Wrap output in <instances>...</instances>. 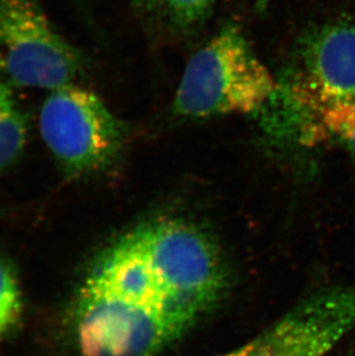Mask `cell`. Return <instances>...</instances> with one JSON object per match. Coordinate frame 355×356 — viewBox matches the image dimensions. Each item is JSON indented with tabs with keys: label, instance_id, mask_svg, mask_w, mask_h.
Returning <instances> with one entry per match:
<instances>
[{
	"label": "cell",
	"instance_id": "cell-1",
	"mask_svg": "<svg viewBox=\"0 0 355 356\" xmlns=\"http://www.w3.org/2000/svg\"><path fill=\"white\" fill-rule=\"evenodd\" d=\"M277 82L237 26H226L184 67L173 101L181 118L258 113Z\"/></svg>",
	"mask_w": 355,
	"mask_h": 356
},
{
	"label": "cell",
	"instance_id": "cell-2",
	"mask_svg": "<svg viewBox=\"0 0 355 356\" xmlns=\"http://www.w3.org/2000/svg\"><path fill=\"white\" fill-rule=\"evenodd\" d=\"M40 131L61 173L88 178L114 164L127 128L97 95L70 84L50 91L40 112Z\"/></svg>",
	"mask_w": 355,
	"mask_h": 356
},
{
	"label": "cell",
	"instance_id": "cell-3",
	"mask_svg": "<svg viewBox=\"0 0 355 356\" xmlns=\"http://www.w3.org/2000/svg\"><path fill=\"white\" fill-rule=\"evenodd\" d=\"M84 64L35 0H0V75L12 87L56 90L77 83Z\"/></svg>",
	"mask_w": 355,
	"mask_h": 356
},
{
	"label": "cell",
	"instance_id": "cell-4",
	"mask_svg": "<svg viewBox=\"0 0 355 356\" xmlns=\"http://www.w3.org/2000/svg\"><path fill=\"white\" fill-rule=\"evenodd\" d=\"M155 269L196 316L224 293L226 266L214 238L182 219L159 218L135 227Z\"/></svg>",
	"mask_w": 355,
	"mask_h": 356
},
{
	"label": "cell",
	"instance_id": "cell-5",
	"mask_svg": "<svg viewBox=\"0 0 355 356\" xmlns=\"http://www.w3.org/2000/svg\"><path fill=\"white\" fill-rule=\"evenodd\" d=\"M355 327V286L324 289L258 338L251 356H325Z\"/></svg>",
	"mask_w": 355,
	"mask_h": 356
},
{
	"label": "cell",
	"instance_id": "cell-6",
	"mask_svg": "<svg viewBox=\"0 0 355 356\" xmlns=\"http://www.w3.org/2000/svg\"><path fill=\"white\" fill-rule=\"evenodd\" d=\"M287 74L325 101H355V26L331 21L306 33L299 65Z\"/></svg>",
	"mask_w": 355,
	"mask_h": 356
},
{
	"label": "cell",
	"instance_id": "cell-7",
	"mask_svg": "<svg viewBox=\"0 0 355 356\" xmlns=\"http://www.w3.org/2000/svg\"><path fill=\"white\" fill-rule=\"evenodd\" d=\"M27 135V119L15 101L12 86L0 75V172L20 159Z\"/></svg>",
	"mask_w": 355,
	"mask_h": 356
},
{
	"label": "cell",
	"instance_id": "cell-8",
	"mask_svg": "<svg viewBox=\"0 0 355 356\" xmlns=\"http://www.w3.org/2000/svg\"><path fill=\"white\" fill-rule=\"evenodd\" d=\"M24 300L17 271L10 259L0 255V339H5L20 325Z\"/></svg>",
	"mask_w": 355,
	"mask_h": 356
},
{
	"label": "cell",
	"instance_id": "cell-9",
	"mask_svg": "<svg viewBox=\"0 0 355 356\" xmlns=\"http://www.w3.org/2000/svg\"><path fill=\"white\" fill-rule=\"evenodd\" d=\"M172 22L188 31L205 21L217 0H164Z\"/></svg>",
	"mask_w": 355,
	"mask_h": 356
},
{
	"label": "cell",
	"instance_id": "cell-10",
	"mask_svg": "<svg viewBox=\"0 0 355 356\" xmlns=\"http://www.w3.org/2000/svg\"><path fill=\"white\" fill-rule=\"evenodd\" d=\"M256 343H258V338L251 340L248 343H246V345L240 347L238 350H231L228 353L218 356H251L253 350H255V347H256Z\"/></svg>",
	"mask_w": 355,
	"mask_h": 356
},
{
	"label": "cell",
	"instance_id": "cell-11",
	"mask_svg": "<svg viewBox=\"0 0 355 356\" xmlns=\"http://www.w3.org/2000/svg\"><path fill=\"white\" fill-rule=\"evenodd\" d=\"M342 143L345 145L346 150L355 164V131L353 134L349 135V138H346Z\"/></svg>",
	"mask_w": 355,
	"mask_h": 356
},
{
	"label": "cell",
	"instance_id": "cell-12",
	"mask_svg": "<svg viewBox=\"0 0 355 356\" xmlns=\"http://www.w3.org/2000/svg\"><path fill=\"white\" fill-rule=\"evenodd\" d=\"M135 7H138L141 10H150L154 8L159 0H132Z\"/></svg>",
	"mask_w": 355,
	"mask_h": 356
}]
</instances>
